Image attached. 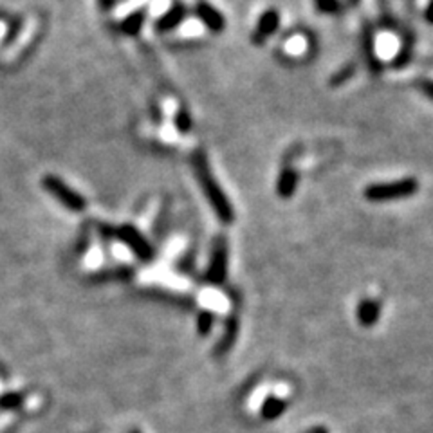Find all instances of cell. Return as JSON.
I'll list each match as a JSON object with an SVG mask.
<instances>
[{
	"instance_id": "cell-18",
	"label": "cell",
	"mask_w": 433,
	"mask_h": 433,
	"mask_svg": "<svg viewBox=\"0 0 433 433\" xmlns=\"http://www.w3.org/2000/svg\"><path fill=\"white\" fill-rule=\"evenodd\" d=\"M209 325H212V314L209 313H202L199 318V327L202 332H206V330L209 329Z\"/></svg>"
},
{
	"instance_id": "cell-8",
	"label": "cell",
	"mask_w": 433,
	"mask_h": 433,
	"mask_svg": "<svg viewBox=\"0 0 433 433\" xmlns=\"http://www.w3.org/2000/svg\"><path fill=\"white\" fill-rule=\"evenodd\" d=\"M195 15L212 33L219 34L224 31L226 20L222 17V13L216 8H213L212 4H208V2H205V0H200L199 4L195 6Z\"/></svg>"
},
{
	"instance_id": "cell-2",
	"label": "cell",
	"mask_w": 433,
	"mask_h": 433,
	"mask_svg": "<svg viewBox=\"0 0 433 433\" xmlns=\"http://www.w3.org/2000/svg\"><path fill=\"white\" fill-rule=\"evenodd\" d=\"M419 181L415 177L387 181V183H372L365 188L363 197L370 202H390V200L408 199L419 192Z\"/></svg>"
},
{
	"instance_id": "cell-1",
	"label": "cell",
	"mask_w": 433,
	"mask_h": 433,
	"mask_svg": "<svg viewBox=\"0 0 433 433\" xmlns=\"http://www.w3.org/2000/svg\"><path fill=\"white\" fill-rule=\"evenodd\" d=\"M192 168L193 174H195V179L199 183L200 190L205 193L208 205L212 206L213 213L216 215V219L222 222V224L229 226L235 222V209L229 202L228 195L222 192L221 184L215 179L212 168H209V162L206 159L205 152H197L192 157Z\"/></svg>"
},
{
	"instance_id": "cell-14",
	"label": "cell",
	"mask_w": 433,
	"mask_h": 433,
	"mask_svg": "<svg viewBox=\"0 0 433 433\" xmlns=\"http://www.w3.org/2000/svg\"><path fill=\"white\" fill-rule=\"evenodd\" d=\"M314 8L321 13V15H340L345 8L342 0H314Z\"/></svg>"
},
{
	"instance_id": "cell-12",
	"label": "cell",
	"mask_w": 433,
	"mask_h": 433,
	"mask_svg": "<svg viewBox=\"0 0 433 433\" xmlns=\"http://www.w3.org/2000/svg\"><path fill=\"white\" fill-rule=\"evenodd\" d=\"M354 75H356V63H345V65L340 67L336 72H332V76H330L329 79L330 87H342V85L347 84Z\"/></svg>"
},
{
	"instance_id": "cell-10",
	"label": "cell",
	"mask_w": 433,
	"mask_h": 433,
	"mask_svg": "<svg viewBox=\"0 0 433 433\" xmlns=\"http://www.w3.org/2000/svg\"><path fill=\"white\" fill-rule=\"evenodd\" d=\"M184 17H186V8H184L183 4H175L174 8L168 9V11L159 18L155 27H157L159 33H167V31L175 30V27L184 20Z\"/></svg>"
},
{
	"instance_id": "cell-13",
	"label": "cell",
	"mask_w": 433,
	"mask_h": 433,
	"mask_svg": "<svg viewBox=\"0 0 433 433\" xmlns=\"http://www.w3.org/2000/svg\"><path fill=\"white\" fill-rule=\"evenodd\" d=\"M143 22H145V17H143L141 11L132 13L121 22V31L125 34H138L143 27Z\"/></svg>"
},
{
	"instance_id": "cell-3",
	"label": "cell",
	"mask_w": 433,
	"mask_h": 433,
	"mask_svg": "<svg viewBox=\"0 0 433 433\" xmlns=\"http://www.w3.org/2000/svg\"><path fill=\"white\" fill-rule=\"evenodd\" d=\"M42 184L47 192L58 200L60 205L65 206V208L71 209V212H84L85 206H87L84 197L79 195L78 192H75L72 188L67 186L56 175H46L42 179Z\"/></svg>"
},
{
	"instance_id": "cell-20",
	"label": "cell",
	"mask_w": 433,
	"mask_h": 433,
	"mask_svg": "<svg viewBox=\"0 0 433 433\" xmlns=\"http://www.w3.org/2000/svg\"><path fill=\"white\" fill-rule=\"evenodd\" d=\"M98 2H100V6L103 9H110L114 6V2H116V0H98Z\"/></svg>"
},
{
	"instance_id": "cell-16",
	"label": "cell",
	"mask_w": 433,
	"mask_h": 433,
	"mask_svg": "<svg viewBox=\"0 0 433 433\" xmlns=\"http://www.w3.org/2000/svg\"><path fill=\"white\" fill-rule=\"evenodd\" d=\"M175 125H177V129H179L181 132H188L190 127H192V121H190V116H188L186 112L181 110V112L177 114V117H175Z\"/></svg>"
},
{
	"instance_id": "cell-17",
	"label": "cell",
	"mask_w": 433,
	"mask_h": 433,
	"mask_svg": "<svg viewBox=\"0 0 433 433\" xmlns=\"http://www.w3.org/2000/svg\"><path fill=\"white\" fill-rule=\"evenodd\" d=\"M417 89H419L428 100L433 101V79H421V82L417 84Z\"/></svg>"
},
{
	"instance_id": "cell-19",
	"label": "cell",
	"mask_w": 433,
	"mask_h": 433,
	"mask_svg": "<svg viewBox=\"0 0 433 433\" xmlns=\"http://www.w3.org/2000/svg\"><path fill=\"white\" fill-rule=\"evenodd\" d=\"M425 18L429 25H433V0H428V6L425 9Z\"/></svg>"
},
{
	"instance_id": "cell-4",
	"label": "cell",
	"mask_w": 433,
	"mask_h": 433,
	"mask_svg": "<svg viewBox=\"0 0 433 433\" xmlns=\"http://www.w3.org/2000/svg\"><path fill=\"white\" fill-rule=\"evenodd\" d=\"M116 235L130 251H132L138 259L141 260H150L152 259V246L150 242L146 240L138 229L132 226H121L116 229Z\"/></svg>"
},
{
	"instance_id": "cell-15",
	"label": "cell",
	"mask_w": 433,
	"mask_h": 433,
	"mask_svg": "<svg viewBox=\"0 0 433 433\" xmlns=\"http://www.w3.org/2000/svg\"><path fill=\"white\" fill-rule=\"evenodd\" d=\"M379 2V8H381V22H383L384 27H388V30H392L394 27V18H392V13L390 9H388L387 6V0H377Z\"/></svg>"
},
{
	"instance_id": "cell-6",
	"label": "cell",
	"mask_w": 433,
	"mask_h": 433,
	"mask_svg": "<svg viewBox=\"0 0 433 433\" xmlns=\"http://www.w3.org/2000/svg\"><path fill=\"white\" fill-rule=\"evenodd\" d=\"M361 56L372 76H379L383 71V62L379 60L375 51V33L370 24H365L361 30Z\"/></svg>"
},
{
	"instance_id": "cell-7",
	"label": "cell",
	"mask_w": 433,
	"mask_h": 433,
	"mask_svg": "<svg viewBox=\"0 0 433 433\" xmlns=\"http://www.w3.org/2000/svg\"><path fill=\"white\" fill-rule=\"evenodd\" d=\"M280 27V11L276 8H269L262 13L254 25V31L251 34V42L254 46H264L267 42V38L278 31Z\"/></svg>"
},
{
	"instance_id": "cell-9",
	"label": "cell",
	"mask_w": 433,
	"mask_h": 433,
	"mask_svg": "<svg viewBox=\"0 0 433 433\" xmlns=\"http://www.w3.org/2000/svg\"><path fill=\"white\" fill-rule=\"evenodd\" d=\"M298 181H300V175H298L295 168H282V172L278 174V179H276V193H278L280 199H291L296 193V190H298Z\"/></svg>"
},
{
	"instance_id": "cell-11",
	"label": "cell",
	"mask_w": 433,
	"mask_h": 433,
	"mask_svg": "<svg viewBox=\"0 0 433 433\" xmlns=\"http://www.w3.org/2000/svg\"><path fill=\"white\" fill-rule=\"evenodd\" d=\"M358 316L359 321H363L365 325H370L374 321H377L379 316V304L374 300H365L359 304L358 307Z\"/></svg>"
},
{
	"instance_id": "cell-5",
	"label": "cell",
	"mask_w": 433,
	"mask_h": 433,
	"mask_svg": "<svg viewBox=\"0 0 433 433\" xmlns=\"http://www.w3.org/2000/svg\"><path fill=\"white\" fill-rule=\"evenodd\" d=\"M228 273V242L224 237H219L213 244L212 259L208 266V280L213 283L224 282Z\"/></svg>"
}]
</instances>
